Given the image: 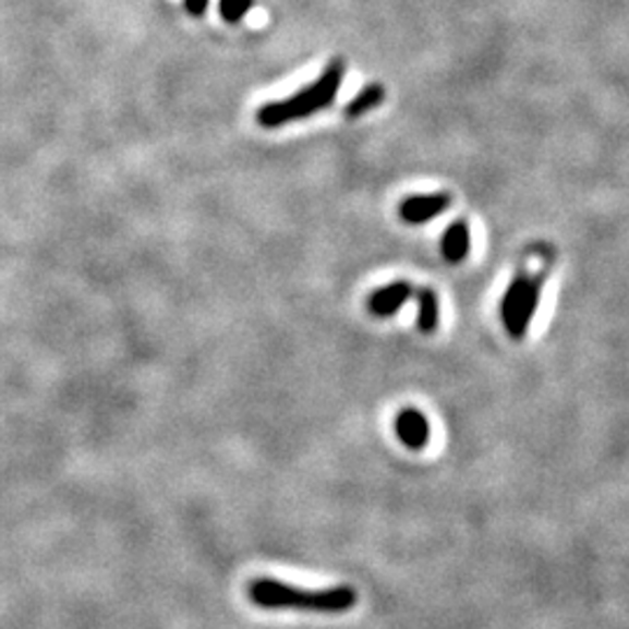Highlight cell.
<instances>
[{
  "mask_svg": "<svg viewBox=\"0 0 629 629\" xmlns=\"http://www.w3.org/2000/svg\"><path fill=\"white\" fill-rule=\"evenodd\" d=\"M247 600L266 610H311V614H346L356 604V592L348 585L329 590H303L276 578L259 576L247 583Z\"/></svg>",
  "mask_w": 629,
  "mask_h": 629,
  "instance_id": "obj_1",
  "label": "cell"
},
{
  "mask_svg": "<svg viewBox=\"0 0 629 629\" xmlns=\"http://www.w3.org/2000/svg\"><path fill=\"white\" fill-rule=\"evenodd\" d=\"M343 75H346V63L341 59H334L325 68V73H322L319 80L311 84V87H303L292 98L276 100V104H266L264 108H259L257 122L264 129H278L282 124L313 117L315 112L329 108L336 100L338 89H341Z\"/></svg>",
  "mask_w": 629,
  "mask_h": 629,
  "instance_id": "obj_2",
  "label": "cell"
},
{
  "mask_svg": "<svg viewBox=\"0 0 629 629\" xmlns=\"http://www.w3.org/2000/svg\"><path fill=\"white\" fill-rule=\"evenodd\" d=\"M541 287H543V276L518 274L506 289L504 301H501V317H504L508 334H511V338H516V341H520L532 325L534 313L539 309Z\"/></svg>",
  "mask_w": 629,
  "mask_h": 629,
  "instance_id": "obj_3",
  "label": "cell"
},
{
  "mask_svg": "<svg viewBox=\"0 0 629 629\" xmlns=\"http://www.w3.org/2000/svg\"><path fill=\"white\" fill-rule=\"evenodd\" d=\"M450 206L448 194H427V196H411L401 203L399 215L406 225H424L430 219L446 213Z\"/></svg>",
  "mask_w": 629,
  "mask_h": 629,
  "instance_id": "obj_4",
  "label": "cell"
},
{
  "mask_svg": "<svg viewBox=\"0 0 629 629\" xmlns=\"http://www.w3.org/2000/svg\"><path fill=\"white\" fill-rule=\"evenodd\" d=\"M395 427H397V436L403 440L406 448L422 450L424 446H427L430 422L418 411V408H413V406L403 408V411L397 415Z\"/></svg>",
  "mask_w": 629,
  "mask_h": 629,
  "instance_id": "obj_5",
  "label": "cell"
},
{
  "mask_svg": "<svg viewBox=\"0 0 629 629\" xmlns=\"http://www.w3.org/2000/svg\"><path fill=\"white\" fill-rule=\"evenodd\" d=\"M413 297V287L411 282H406V280H397L392 285H387V287H380L376 289V292L371 294L368 299V311L373 315H378V317H389V315H395L401 305Z\"/></svg>",
  "mask_w": 629,
  "mask_h": 629,
  "instance_id": "obj_6",
  "label": "cell"
},
{
  "mask_svg": "<svg viewBox=\"0 0 629 629\" xmlns=\"http://www.w3.org/2000/svg\"><path fill=\"white\" fill-rule=\"evenodd\" d=\"M471 250V233L464 219H457L452 222L446 233H444V241H440V252H444V257L450 264H459L467 259V254Z\"/></svg>",
  "mask_w": 629,
  "mask_h": 629,
  "instance_id": "obj_7",
  "label": "cell"
},
{
  "mask_svg": "<svg viewBox=\"0 0 629 629\" xmlns=\"http://www.w3.org/2000/svg\"><path fill=\"white\" fill-rule=\"evenodd\" d=\"M418 327L424 334H434L438 327V297L434 289H418Z\"/></svg>",
  "mask_w": 629,
  "mask_h": 629,
  "instance_id": "obj_8",
  "label": "cell"
},
{
  "mask_svg": "<svg viewBox=\"0 0 629 629\" xmlns=\"http://www.w3.org/2000/svg\"><path fill=\"white\" fill-rule=\"evenodd\" d=\"M385 100V89L380 84H368L360 94H356L350 104H348V117H362L368 110H373L376 106H380Z\"/></svg>",
  "mask_w": 629,
  "mask_h": 629,
  "instance_id": "obj_9",
  "label": "cell"
},
{
  "mask_svg": "<svg viewBox=\"0 0 629 629\" xmlns=\"http://www.w3.org/2000/svg\"><path fill=\"white\" fill-rule=\"evenodd\" d=\"M254 5L257 0H219V14L227 24H238Z\"/></svg>",
  "mask_w": 629,
  "mask_h": 629,
  "instance_id": "obj_10",
  "label": "cell"
},
{
  "mask_svg": "<svg viewBox=\"0 0 629 629\" xmlns=\"http://www.w3.org/2000/svg\"><path fill=\"white\" fill-rule=\"evenodd\" d=\"M208 3L210 0H184V8L192 16H201V14H206Z\"/></svg>",
  "mask_w": 629,
  "mask_h": 629,
  "instance_id": "obj_11",
  "label": "cell"
}]
</instances>
